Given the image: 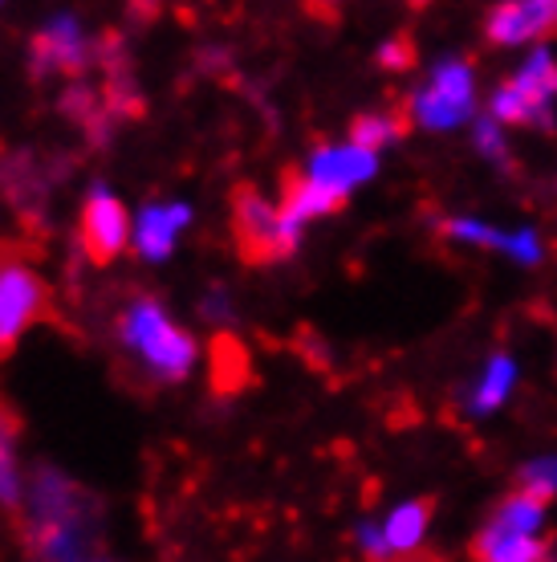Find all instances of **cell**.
Listing matches in <instances>:
<instances>
[{
	"mask_svg": "<svg viewBox=\"0 0 557 562\" xmlns=\"http://www.w3.org/2000/svg\"><path fill=\"white\" fill-rule=\"evenodd\" d=\"M488 42L492 45H521L537 42L545 33H557V4L549 0H516V4H497L488 13Z\"/></svg>",
	"mask_w": 557,
	"mask_h": 562,
	"instance_id": "8",
	"label": "cell"
},
{
	"mask_svg": "<svg viewBox=\"0 0 557 562\" xmlns=\"http://www.w3.org/2000/svg\"><path fill=\"white\" fill-rule=\"evenodd\" d=\"M411 127H416V119H411V102H399L390 114H359V119L350 123V143L375 155L383 143L403 139Z\"/></svg>",
	"mask_w": 557,
	"mask_h": 562,
	"instance_id": "14",
	"label": "cell"
},
{
	"mask_svg": "<svg viewBox=\"0 0 557 562\" xmlns=\"http://www.w3.org/2000/svg\"><path fill=\"white\" fill-rule=\"evenodd\" d=\"M545 506H549V497L516 485L501 506L492 509V521H501L509 530H521V535H537V526H542V518H545Z\"/></svg>",
	"mask_w": 557,
	"mask_h": 562,
	"instance_id": "16",
	"label": "cell"
},
{
	"mask_svg": "<svg viewBox=\"0 0 557 562\" xmlns=\"http://www.w3.org/2000/svg\"><path fill=\"white\" fill-rule=\"evenodd\" d=\"M521 94V99L537 102V106H545V102L557 94V61L545 49H537V54L525 61V70L516 74L513 82H509Z\"/></svg>",
	"mask_w": 557,
	"mask_h": 562,
	"instance_id": "17",
	"label": "cell"
},
{
	"mask_svg": "<svg viewBox=\"0 0 557 562\" xmlns=\"http://www.w3.org/2000/svg\"><path fill=\"white\" fill-rule=\"evenodd\" d=\"M492 123H516V127H549V111L521 99L513 86H501L492 99Z\"/></svg>",
	"mask_w": 557,
	"mask_h": 562,
	"instance_id": "18",
	"label": "cell"
},
{
	"mask_svg": "<svg viewBox=\"0 0 557 562\" xmlns=\"http://www.w3.org/2000/svg\"><path fill=\"white\" fill-rule=\"evenodd\" d=\"M192 209L187 204H147L135 225V254L143 261H168L175 254V237L187 228Z\"/></svg>",
	"mask_w": 557,
	"mask_h": 562,
	"instance_id": "10",
	"label": "cell"
},
{
	"mask_svg": "<svg viewBox=\"0 0 557 562\" xmlns=\"http://www.w3.org/2000/svg\"><path fill=\"white\" fill-rule=\"evenodd\" d=\"M82 493L73 490L70 481H61L57 473L37 477V493H33V509H37V547H42L45 562H78V547H82Z\"/></svg>",
	"mask_w": 557,
	"mask_h": 562,
	"instance_id": "3",
	"label": "cell"
},
{
	"mask_svg": "<svg viewBox=\"0 0 557 562\" xmlns=\"http://www.w3.org/2000/svg\"><path fill=\"white\" fill-rule=\"evenodd\" d=\"M476 143L485 147V155H492V159H504V143H501V135H497V123H480V131H476Z\"/></svg>",
	"mask_w": 557,
	"mask_h": 562,
	"instance_id": "23",
	"label": "cell"
},
{
	"mask_svg": "<svg viewBox=\"0 0 557 562\" xmlns=\"http://www.w3.org/2000/svg\"><path fill=\"white\" fill-rule=\"evenodd\" d=\"M306 171L321 188H330L338 196H350L354 183H363L375 176V155L363 151V147H354V143H346V147H321V151H314Z\"/></svg>",
	"mask_w": 557,
	"mask_h": 562,
	"instance_id": "11",
	"label": "cell"
},
{
	"mask_svg": "<svg viewBox=\"0 0 557 562\" xmlns=\"http://www.w3.org/2000/svg\"><path fill=\"white\" fill-rule=\"evenodd\" d=\"M432 506H435L432 497H423V502H407V506H399L390 514V521L383 526V535H387L395 554H416L419 538H423L428 521H432Z\"/></svg>",
	"mask_w": 557,
	"mask_h": 562,
	"instance_id": "15",
	"label": "cell"
},
{
	"mask_svg": "<svg viewBox=\"0 0 557 562\" xmlns=\"http://www.w3.org/2000/svg\"><path fill=\"white\" fill-rule=\"evenodd\" d=\"M509 383H513V363H509V359H492L485 383H480V392H476V412L497 408L504 400V392H509Z\"/></svg>",
	"mask_w": 557,
	"mask_h": 562,
	"instance_id": "20",
	"label": "cell"
},
{
	"mask_svg": "<svg viewBox=\"0 0 557 562\" xmlns=\"http://www.w3.org/2000/svg\"><path fill=\"white\" fill-rule=\"evenodd\" d=\"M123 347L147 375H155L159 383H180L192 375L195 359H200V342H195L183 326H175L168 318V310L159 306L155 297H135L123 310V323H118Z\"/></svg>",
	"mask_w": 557,
	"mask_h": 562,
	"instance_id": "1",
	"label": "cell"
},
{
	"mask_svg": "<svg viewBox=\"0 0 557 562\" xmlns=\"http://www.w3.org/2000/svg\"><path fill=\"white\" fill-rule=\"evenodd\" d=\"M378 61H383L387 70H411V66H416V45L407 42V37H395V42L383 45Z\"/></svg>",
	"mask_w": 557,
	"mask_h": 562,
	"instance_id": "22",
	"label": "cell"
},
{
	"mask_svg": "<svg viewBox=\"0 0 557 562\" xmlns=\"http://www.w3.org/2000/svg\"><path fill=\"white\" fill-rule=\"evenodd\" d=\"M232 237H237V254L249 266H273V261L293 257L302 240V225L285 221V212L261 196L252 183H237L232 188Z\"/></svg>",
	"mask_w": 557,
	"mask_h": 562,
	"instance_id": "2",
	"label": "cell"
},
{
	"mask_svg": "<svg viewBox=\"0 0 557 562\" xmlns=\"http://www.w3.org/2000/svg\"><path fill=\"white\" fill-rule=\"evenodd\" d=\"M130 240V216L123 200L111 196V188L94 183L82 204V249L94 266H111Z\"/></svg>",
	"mask_w": 557,
	"mask_h": 562,
	"instance_id": "6",
	"label": "cell"
},
{
	"mask_svg": "<svg viewBox=\"0 0 557 562\" xmlns=\"http://www.w3.org/2000/svg\"><path fill=\"white\" fill-rule=\"evenodd\" d=\"M208 375H212V392H216V395H232L252 380L249 351H245V342H240L237 335H216V338H212Z\"/></svg>",
	"mask_w": 557,
	"mask_h": 562,
	"instance_id": "13",
	"label": "cell"
},
{
	"mask_svg": "<svg viewBox=\"0 0 557 562\" xmlns=\"http://www.w3.org/2000/svg\"><path fill=\"white\" fill-rule=\"evenodd\" d=\"M473 66L468 61H444L432 74V86L411 99V119L419 127H456L473 114Z\"/></svg>",
	"mask_w": 557,
	"mask_h": 562,
	"instance_id": "5",
	"label": "cell"
},
{
	"mask_svg": "<svg viewBox=\"0 0 557 562\" xmlns=\"http://www.w3.org/2000/svg\"><path fill=\"white\" fill-rule=\"evenodd\" d=\"M49 290L21 257L9 254V245H0V359L13 351L29 326L45 318Z\"/></svg>",
	"mask_w": 557,
	"mask_h": 562,
	"instance_id": "4",
	"label": "cell"
},
{
	"mask_svg": "<svg viewBox=\"0 0 557 562\" xmlns=\"http://www.w3.org/2000/svg\"><path fill=\"white\" fill-rule=\"evenodd\" d=\"M90 66V45L73 16H57L33 37V74H82Z\"/></svg>",
	"mask_w": 557,
	"mask_h": 562,
	"instance_id": "7",
	"label": "cell"
},
{
	"mask_svg": "<svg viewBox=\"0 0 557 562\" xmlns=\"http://www.w3.org/2000/svg\"><path fill=\"white\" fill-rule=\"evenodd\" d=\"M521 490H533V493H542V497H554V490H557V461L530 464V469L521 473Z\"/></svg>",
	"mask_w": 557,
	"mask_h": 562,
	"instance_id": "21",
	"label": "cell"
},
{
	"mask_svg": "<svg viewBox=\"0 0 557 562\" xmlns=\"http://www.w3.org/2000/svg\"><path fill=\"white\" fill-rule=\"evenodd\" d=\"M281 212L293 225H306L314 216H330V212L346 209V196H338L330 188H321L309 171L302 168H285L281 171Z\"/></svg>",
	"mask_w": 557,
	"mask_h": 562,
	"instance_id": "9",
	"label": "cell"
},
{
	"mask_svg": "<svg viewBox=\"0 0 557 562\" xmlns=\"http://www.w3.org/2000/svg\"><path fill=\"white\" fill-rule=\"evenodd\" d=\"M395 562H447V559H440L432 550H416V554H399Z\"/></svg>",
	"mask_w": 557,
	"mask_h": 562,
	"instance_id": "24",
	"label": "cell"
},
{
	"mask_svg": "<svg viewBox=\"0 0 557 562\" xmlns=\"http://www.w3.org/2000/svg\"><path fill=\"white\" fill-rule=\"evenodd\" d=\"M473 562H554L549 547H545L537 535H521V530H509L501 521L488 518V526L473 538L468 547Z\"/></svg>",
	"mask_w": 557,
	"mask_h": 562,
	"instance_id": "12",
	"label": "cell"
},
{
	"mask_svg": "<svg viewBox=\"0 0 557 562\" xmlns=\"http://www.w3.org/2000/svg\"><path fill=\"white\" fill-rule=\"evenodd\" d=\"M13 440H16V420H13V412L0 404V506H16V502H21Z\"/></svg>",
	"mask_w": 557,
	"mask_h": 562,
	"instance_id": "19",
	"label": "cell"
}]
</instances>
